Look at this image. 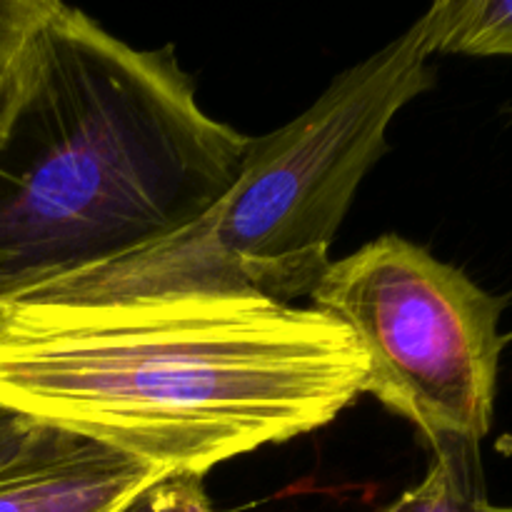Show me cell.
Segmentation results:
<instances>
[{
  "instance_id": "obj_1",
  "label": "cell",
  "mask_w": 512,
  "mask_h": 512,
  "mask_svg": "<svg viewBox=\"0 0 512 512\" xmlns=\"http://www.w3.org/2000/svg\"><path fill=\"white\" fill-rule=\"evenodd\" d=\"M353 333L250 295L0 308V408L160 473L208 470L333 423L368 393Z\"/></svg>"
},
{
  "instance_id": "obj_2",
  "label": "cell",
  "mask_w": 512,
  "mask_h": 512,
  "mask_svg": "<svg viewBox=\"0 0 512 512\" xmlns=\"http://www.w3.org/2000/svg\"><path fill=\"white\" fill-rule=\"evenodd\" d=\"M248 140L205 113L173 45L133 48L53 0L0 140V308L198 220Z\"/></svg>"
},
{
  "instance_id": "obj_3",
  "label": "cell",
  "mask_w": 512,
  "mask_h": 512,
  "mask_svg": "<svg viewBox=\"0 0 512 512\" xmlns=\"http://www.w3.org/2000/svg\"><path fill=\"white\" fill-rule=\"evenodd\" d=\"M428 15L333 78L305 113L250 138L233 188L158 243L30 290L53 308L185 295H250L295 305L328 270L330 245L395 115L435 83Z\"/></svg>"
},
{
  "instance_id": "obj_4",
  "label": "cell",
  "mask_w": 512,
  "mask_h": 512,
  "mask_svg": "<svg viewBox=\"0 0 512 512\" xmlns=\"http://www.w3.org/2000/svg\"><path fill=\"white\" fill-rule=\"evenodd\" d=\"M310 300L353 333L368 360V393L430 448H480L505 348L503 300L395 233L333 260Z\"/></svg>"
},
{
  "instance_id": "obj_5",
  "label": "cell",
  "mask_w": 512,
  "mask_h": 512,
  "mask_svg": "<svg viewBox=\"0 0 512 512\" xmlns=\"http://www.w3.org/2000/svg\"><path fill=\"white\" fill-rule=\"evenodd\" d=\"M158 468L18 415L0 448V512H123Z\"/></svg>"
},
{
  "instance_id": "obj_6",
  "label": "cell",
  "mask_w": 512,
  "mask_h": 512,
  "mask_svg": "<svg viewBox=\"0 0 512 512\" xmlns=\"http://www.w3.org/2000/svg\"><path fill=\"white\" fill-rule=\"evenodd\" d=\"M415 488L400 495L383 512H512L488 500L475 445H438Z\"/></svg>"
},
{
  "instance_id": "obj_7",
  "label": "cell",
  "mask_w": 512,
  "mask_h": 512,
  "mask_svg": "<svg viewBox=\"0 0 512 512\" xmlns=\"http://www.w3.org/2000/svg\"><path fill=\"white\" fill-rule=\"evenodd\" d=\"M53 0H0V140L33 80L40 30Z\"/></svg>"
},
{
  "instance_id": "obj_8",
  "label": "cell",
  "mask_w": 512,
  "mask_h": 512,
  "mask_svg": "<svg viewBox=\"0 0 512 512\" xmlns=\"http://www.w3.org/2000/svg\"><path fill=\"white\" fill-rule=\"evenodd\" d=\"M425 15L438 53L512 55V0H440Z\"/></svg>"
},
{
  "instance_id": "obj_9",
  "label": "cell",
  "mask_w": 512,
  "mask_h": 512,
  "mask_svg": "<svg viewBox=\"0 0 512 512\" xmlns=\"http://www.w3.org/2000/svg\"><path fill=\"white\" fill-rule=\"evenodd\" d=\"M135 512H215L205 495L203 478L165 473L133 500Z\"/></svg>"
},
{
  "instance_id": "obj_10",
  "label": "cell",
  "mask_w": 512,
  "mask_h": 512,
  "mask_svg": "<svg viewBox=\"0 0 512 512\" xmlns=\"http://www.w3.org/2000/svg\"><path fill=\"white\" fill-rule=\"evenodd\" d=\"M15 420H18V415H13V413H8V410L0 408V448H3L5 440L10 438V433H13Z\"/></svg>"
},
{
  "instance_id": "obj_11",
  "label": "cell",
  "mask_w": 512,
  "mask_h": 512,
  "mask_svg": "<svg viewBox=\"0 0 512 512\" xmlns=\"http://www.w3.org/2000/svg\"><path fill=\"white\" fill-rule=\"evenodd\" d=\"M123 512H135V510H133V503H130V505H128V508H125Z\"/></svg>"
}]
</instances>
